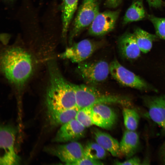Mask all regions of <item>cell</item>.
Returning <instances> with one entry per match:
<instances>
[{
	"mask_svg": "<svg viewBox=\"0 0 165 165\" xmlns=\"http://www.w3.org/2000/svg\"><path fill=\"white\" fill-rule=\"evenodd\" d=\"M74 90L77 107L79 109L100 104H117L131 107V102L124 97L101 92L93 86L72 83Z\"/></svg>",
	"mask_w": 165,
	"mask_h": 165,
	"instance_id": "3957f363",
	"label": "cell"
},
{
	"mask_svg": "<svg viewBox=\"0 0 165 165\" xmlns=\"http://www.w3.org/2000/svg\"><path fill=\"white\" fill-rule=\"evenodd\" d=\"M86 128L75 119L61 125L53 141L57 142L76 141L84 136Z\"/></svg>",
	"mask_w": 165,
	"mask_h": 165,
	"instance_id": "7c38bea8",
	"label": "cell"
},
{
	"mask_svg": "<svg viewBox=\"0 0 165 165\" xmlns=\"http://www.w3.org/2000/svg\"><path fill=\"white\" fill-rule=\"evenodd\" d=\"M79 110L77 107L66 109H47V116L51 125H62L75 119Z\"/></svg>",
	"mask_w": 165,
	"mask_h": 165,
	"instance_id": "e0dca14e",
	"label": "cell"
},
{
	"mask_svg": "<svg viewBox=\"0 0 165 165\" xmlns=\"http://www.w3.org/2000/svg\"><path fill=\"white\" fill-rule=\"evenodd\" d=\"M160 156L162 162L163 164H165V141L161 148Z\"/></svg>",
	"mask_w": 165,
	"mask_h": 165,
	"instance_id": "f1b7e54d",
	"label": "cell"
},
{
	"mask_svg": "<svg viewBox=\"0 0 165 165\" xmlns=\"http://www.w3.org/2000/svg\"><path fill=\"white\" fill-rule=\"evenodd\" d=\"M141 52L147 53L152 48L153 42L158 37L140 28L135 29L133 33Z\"/></svg>",
	"mask_w": 165,
	"mask_h": 165,
	"instance_id": "ffe728a7",
	"label": "cell"
},
{
	"mask_svg": "<svg viewBox=\"0 0 165 165\" xmlns=\"http://www.w3.org/2000/svg\"><path fill=\"white\" fill-rule=\"evenodd\" d=\"M79 0H63L61 6L62 36H67L73 16L77 9Z\"/></svg>",
	"mask_w": 165,
	"mask_h": 165,
	"instance_id": "ac0fdd59",
	"label": "cell"
},
{
	"mask_svg": "<svg viewBox=\"0 0 165 165\" xmlns=\"http://www.w3.org/2000/svg\"><path fill=\"white\" fill-rule=\"evenodd\" d=\"M16 130L9 125L1 126L0 148L2 153L0 157V164L5 165L19 164L20 158L14 149Z\"/></svg>",
	"mask_w": 165,
	"mask_h": 165,
	"instance_id": "8992f818",
	"label": "cell"
},
{
	"mask_svg": "<svg viewBox=\"0 0 165 165\" xmlns=\"http://www.w3.org/2000/svg\"><path fill=\"white\" fill-rule=\"evenodd\" d=\"M92 119L94 124L110 130L116 124L117 116L114 111L106 104H98L93 106Z\"/></svg>",
	"mask_w": 165,
	"mask_h": 165,
	"instance_id": "4fadbf2b",
	"label": "cell"
},
{
	"mask_svg": "<svg viewBox=\"0 0 165 165\" xmlns=\"http://www.w3.org/2000/svg\"><path fill=\"white\" fill-rule=\"evenodd\" d=\"M116 165H138L141 164V162L139 158L136 156H133L127 159L126 161L120 162L116 161L115 162Z\"/></svg>",
	"mask_w": 165,
	"mask_h": 165,
	"instance_id": "484cf974",
	"label": "cell"
},
{
	"mask_svg": "<svg viewBox=\"0 0 165 165\" xmlns=\"http://www.w3.org/2000/svg\"><path fill=\"white\" fill-rule=\"evenodd\" d=\"M46 150L67 165H73L85 156L84 148L77 141L49 147Z\"/></svg>",
	"mask_w": 165,
	"mask_h": 165,
	"instance_id": "ba28073f",
	"label": "cell"
},
{
	"mask_svg": "<svg viewBox=\"0 0 165 165\" xmlns=\"http://www.w3.org/2000/svg\"><path fill=\"white\" fill-rule=\"evenodd\" d=\"M99 47V45L88 39L72 43L60 55L61 57L78 64L90 57Z\"/></svg>",
	"mask_w": 165,
	"mask_h": 165,
	"instance_id": "9c48e42d",
	"label": "cell"
},
{
	"mask_svg": "<svg viewBox=\"0 0 165 165\" xmlns=\"http://www.w3.org/2000/svg\"><path fill=\"white\" fill-rule=\"evenodd\" d=\"M50 68V82L46 99L47 108L62 110L76 107L72 83L64 79L55 66L51 64Z\"/></svg>",
	"mask_w": 165,
	"mask_h": 165,
	"instance_id": "7a4b0ae2",
	"label": "cell"
},
{
	"mask_svg": "<svg viewBox=\"0 0 165 165\" xmlns=\"http://www.w3.org/2000/svg\"><path fill=\"white\" fill-rule=\"evenodd\" d=\"M93 106L86 107L79 109L75 117V119L86 128L94 124L92 119Z\"/></svg>",
	"mask_w": 165,
	"mask_h": 165,
	"instance_id": "603a6c76",
	"label": "cell"
},
{
	"mask_svg": "<svg viewBox=\"0 0 165 165\" xmlns=\"http://www.w3.org/2000/svg\"><path fill=\"white\" fill-rule=\"evenodd\" d=\"M147 1L150 7L155 8H160L163 5L162 0H147Z\"/></svg>",
	"mask_w": 165,
	"mask_h": 165,
	"instance_id": "4316f807",
	"label": "cell"
},
{
	"mask_svg": "<svg viewBox=\"0 0 165 165\" xmlns=\"http://www.w3.org/2000/svg\"><path fill=\"white\" fill-rule=\"evenodd\" d=\"M93 133L96 142L112 156L116 157L122 156L119 143L117 140L109 134L97 129L93 130Z\"/></svg>",
	"mask_w": 165,
	"mask_h": 165,
	"instance_id": "2e32d148",
	"label": "cell"
},
{
	"mask_svg": "<svg viewBox=\"0 0 165 165\" xmlns=\"http://www.w3.org/2000/svg\"></svg>",
	"mask_w": 165,
	"mask_h": 165,
	"instance_id": "f546056e",
	"label": "cell"
},
{
	"mask_svg": "<svg viewBox=\"0 0 165 165\" xmlns=\"http://www.w3.org/2000/svg\"><path fill=\"white\" fill-rule=\"evenodd\" d=\"M84 148L85 156L94 159L102 160L107 156V151L96 142H88Z\"/></svg>",
	"mask_w": 165,
	"mask_h": 165,
	"instance_id": "7402d4cb",
	"label": "cell"
},
{
	"mask_svg": "<svg viewBox=\"0 0 165 165\" xmlns=\"http://www.w3.org/2000/svg\"><path fill=\"white\" fill-rule=\"evenodd\" d=\"M117 44L120 54L125 58L134 60L140 55L141 51L133 33H124L119 38Z\"/></svg>",
	"mask_w": 165,
	"mask_h": 165,
	"instance_id": "5bb4252c",
	"label": "cell"
},
{
	"mask_svg": "<svg viewBox=\"0 0 165 165\" xmlns=\"http://www.w3.org/2000/svg\"><path fill=\"white\" fill-rule=\"evenodd\" d=\"M143 102L150 118L165 133V94L144 97Z\"/></svg>",
	"mask_w": 165,
	"mask_h": 165,
	"instance_id": "8fae6325",
	"label": "cell"
},
{
	"mask_svg": "<svg viewBox=\"0 0 165 165\" xmlns=\"http://www.w3.org/2000/svg\"><path fill=\"white\" fill-rule=\"evenodd\" d=\"M103 162L100 160L94 159L85 156L75 162L73 165H103Z\"/></svg>",
	"mask_w": 165,
	"mask_h": 165,
	"instance_id": "d4e9b609",
	"label": "cell"
},
{
	"mask_svg": "<svg viewBox=\"0 0 165 165\" xmlns=\"http://www.w3.org/2000/svg\"><path fill=\"white\" fill-rule=\"evenodd\" d=\"M119 11H109L99 13L89 26V34L93 36H101L114 28L119 14Z\"/></svg>",
	"mask_w": 165,
	"mask_h": 165,
	"instance_id": "30bf717a",
	"label": "cell"
},
{
	"mask_svg": "<svg viewBox=\"0 0 165 165\" xmlns=\"http://www.w3.org/2000/svg\"><path fill=\"white\" fill-rule=\"evenodd\" d=\"M1 68L8 80L16 86L23 85L31 75L33 60L26 50L20 47L7 49L3 54Z\"/></svg>",
	"mask_w": 165,
	"mask_h": 165,
	"instance_id": "6da1fadb",
	"label": "cell"
},
{
	"mask_svg": "<svg viewBox=\"0 0 165 165\" xmlns=\"http://www.w3.org/2000/svg\"><path fill=\"white\" fill-rule=\"evenodd\" d=\"M121 0H107L105 5L109 7H116L120 3Z\"/></svg>",
	"mask_w": 165,
	"mask_h": 165,
	"instance_id": "83f0119b",
	"label": "cell"
},
{
	"mask_svg": "<svg viewBox=\"0 0 165 165\" xmlns=\"http://www.w3.org/2000/svg\"></svg>",
	"mask_w": 165,
	"mask_h": 165,
	"instance_id": "4dcf8cb0",
	"label": "cell"
},
{
	"mask_svg": "<svg viewBox=\"0 0 165 165\" xmlns=\"http://www.w3.org/2000/svg\"><path fill=\"white\" fill-rule=\"evenodd\" d=\"M124 123L127 130L135 131L139 123L140 116L137 112L129 107H125L122 111Z\"/></svg>",
	"mask_w": 165,
	"mask_h": 165,
	"instance_id": "44dd1931",
	"label": "cell"
},
{
	"mask_svg": "<svg viewBox=\"0 0 165 165\" xmlns=\"http://www.w3.org/2000/svg\"><path fill=\"white\" fill-rule=\"evenodd\" d=\"M98 0H83L79 7L69 37L72 45L73 39L90 26L99 13Z\"/></svg>",
	"mask_w": 165,
	"mask_h": 165,
	"instance_id": "5b68a950",
	"label": "cell"
},
{
	"mask_svg": "<svg viewBox=\"0 0 165 165\" xmlns=\"http://www.w3.org/2000/svg\"><path fill=\"white\" fill-rule=\"evenodd\" d=\"M76 71L87 84L94 86L102 83L110 73V64L103 60L85 61L78 64Z\"/></svg>",
	"mask_w": 165,
	"mask_h": 165,
	"instance_id": "277c9868",
	"label": "cell"
},
{
	"mask_svg": "<svg viewBox=\"0 0 165 165\" xmlns=\"http://www.w3.org/2000/svg\"><path fill=\"white\" fill-rule=\"evenodd\" d=\"M148 18L153 24L156 35L161 38L165 39V18L156 17L149 15Z\"/></svg>",
	"mask_w": 165,
	"mask_h": 165,
	"instance_id": "cb8c5ba5",
	"label": "cell"
},
{
	"mask_svg": "<svg viewBox=\"0 0 165 165\" xmlns=\"http://www.w3.org/2000/svg\"><path fill=\"white\" fill-rule=\"evenodd\" d=\"M139 136L135 131L127 130L119 143L122 156L127 159L134 156L139 148Z\"/></svg>",
	"mask_w": 165,
	"mask_h": 165,
	"instance_id": "9a60e30c",
	"label": "cell"
},
{
	"mask_svg": "<svg viewBox=\"0 0 165 165\" xmlns=\"http://www.w3.org/2000/svg\"><path fill=\"white\" fill-rule=\"evenodd\" d=\"M145 13L141 0H136L133 2L127 10L123 20V24H127L142 20Z\"/></svg>",
	"mask_w": 165,
	"mask_h": 165,
	"instance_id": "d6986e66",
	"label": "cell"
},
{
	"mask_svg": "<svg viewBox=\"0 0 165 165\" xmlns=\"http://www.w3.org/2000/svg\"><path fill=\"white\" fill-rule=\"evenodd\" d=\"M109 64L110 74L122 85L141 90L150 89L145 81L123 66L116 59L113 60Z\"/></svg>",
	"mask_w": 165,
	"mask_h": 165,
	"instance_id": "52a82bcc",
	"label": "cell"
}]
</instances>
